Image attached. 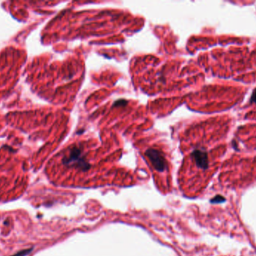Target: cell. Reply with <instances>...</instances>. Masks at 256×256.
Masks as SVG:
<instances>
[{
	"label": "cell",
	"mask_w": 256,
	"mask_h": 256,
	"mask_svg": "<svg viewBox=\"0 0 256 256\" xmlns=\"http://www.w3.org/2000/svg\"><path fill=\"white\" fill-rule=\"evenodd\" d=\"M62 162L67 167L77 168L83 172H85L91 168V164L86 159L83 149L76 146L69 149L68 153L63 157Z\"/></svg>",
	"instance_id": "1"
},
{
	"label": "cell",
	"mask_w": 256,
	"mask_h": 256,
	"mask_svg": "<svg viewBox=\"0 0 256 256\" xmlns=\"http://www.w3.org/2000/svg\"><path fill=\"white\" fill-rule=\"evenodd\" d=\"M146 155L157 171L159 172H163L165 171L166 162L161 153L154 149H149L146 151Z\"/></svg>",
	"instance_id": "2"
},
{
	"label": "cell",
	"mask_w": 256,
	"mask_h": 256,
	"mask_svg": "<svg viewBox=\"0 0 256 256\" xmlns=\"http://www.w3.org/2000/svg\"><path fill=\"white\" fill-rule=\"evenodd\" d=\"M198 168L201 169H207L208 168V157L205 151L201 149H196L192 154Z\"/></svg>",
	"instance_id": "3"
},
{
	"label": "cell",
	"mask_w": 256,
	"mask_h": 256,
	"mask_svg": "<svg viewBox=\"0 0 256 256\" xmlns=\"http://www.w3.org/2000/svg\"><path fill=\"white\" fill-rule=\"evenodd\" d=\"M213 203H220V202H223V201H225V198H224L223 197H222V196L220 195H217L216 197H215L214 199L212 200Z\"/></svg>",
	"instance_id": "4"
},
{
	"label": "cell",
	"mask_w": 256,
	"mask_h": 256,
	"mask_svg": "<svg viewBox=\"0 0 256 256\" xmlns=\"http://www.w3.org/2000/svg\"><path fill=\"white\" fill-rule=\"evenodd\" d=\"M31 251V248H29V249H26V250H23V251L20 252L19 253L15 254V255H14L13 256H26V255H27Z\"/></svg>",
	"instance_id": "5"
},
{
	"label": "cell",
	"mask_w": 256,
	"mask_h": 256,
	"mask_svg": "<svg viewBox=\"0 0 256 256\" xmlns=\"http://www.w3.org/2000/svg\"><path fill=\"white\" fill-rule=\"evenodd\" d=\"M250 103H256V89L252 93L251 98H250Z\"/></svg>",
	"instance_id": "6"
}]
</instances>
